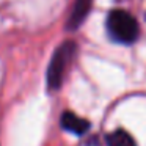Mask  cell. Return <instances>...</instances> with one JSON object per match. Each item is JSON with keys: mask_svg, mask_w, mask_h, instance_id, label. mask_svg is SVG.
Listing matches in <instances>:
<instances>
[{"mask_svg": "<svg viewBox=\"0 0 146 146\" xmlns=\"http://www.w3.org/2000/svg\"><path fill=\"white\" fill-rule=\"evenodd\" d=\"M107 30L118 42L132 44L138 38V24L135 17L124 10H113L107 17Z\"/></svg>", "mask_w": 146, "mask_h": 146, "instance_id": "obj_1", "label": "cell"}, {"mask_svg": "<svg viewBox=\"0 0 146 146\" xmlns=\"http://www.w3.org/2000/svg\"><path fill=\"white\" fill-rule=\"evenodd\" d=\"M60 124L64 130L71 133H76V135H83L86 130L90 129V123L83 118L77 116L72 111H64L60 118Z\"/></svg>", "mask_w": 146, "mask_h": 146, "instance_id": "obj_3", "label": "cell"}, {"mask_svg": "<svg viewBox=\"0 0 146 146\" xmlns=\"http://www.w3.org/2000/svg\"><path fill=\"white\" fill-rule=\"evenodd\" d=\"M107 145L108 146H137V143L130 137V133H127L123 129H118L107 135Z\"/></svg>", "mask_w": 146, "mask_h": 146, "instance_id": "obj_5", "label": "cell"}, {"mask_svg": "<svg viewBox=\"0 0 146 146\" xmlns=\"http://www.w3.org/2000/svg\"><path fill=\"white\" fill-rule=\"evenodd\" d=\"M77 50V46L74 41H66L55 50L47 69V85L50 90H58L63 82L66 68L69 66L74 54Z\"/></svg>", "mask_w": 146, "mask_h": 146, "instance_id": "obj_2", "label": "cell"}, {"mask_svg": "<svg viewBox=\"0 0 146 146\" xmlns=\"http://www.w3.org/2000/svg\"><path fill=\"white\" fill-rule=\"evenodd\" d=\"M93 0H76L74 2V8L71 11L69 21H68V29L69 30H77L82 22L85 21V17L88 16L90 10H91Z\"/></svg>", "mask_w": 146, "mask_h": 146, "instance_id": "obj_4", "label": "cell"}]
</instances>
